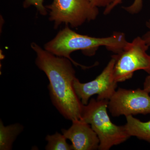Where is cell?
<instances>
[{"label": "cell", "instance_id": "5b68a950", "mask_svg": "<svg viewBox=\"0 0 150 150\" xmlns=\"http://www.w3.org/2000/svg\"><path fill=\"white\" fill-rule=\"evenodd\" d=\"M149 48L142 37L138 36L129 42L123 51L114 55L116 60L113 74L117 82L131 79L138 70L150 74V56L146 53Z\"/></svg>", "mask_w": 150, "mask_h": 150}, {"label": "cell", "instance_id": "30bf717a", "mask_svg": "<svg viewBox=\"0 0 150 150\" xmlns=\"http://www.w3.org/2000/svg\"><path fill=\"white\" fill-rule=\"evenodd\" d=\"M23 126L18 123L5 126L0 122V150H10L17 137L22 132Z\"/></svg>", "mask_w": 150, "mask_h": 150}, {"label": "cell", "instance_id": "52a82bcc", "mask_svg": "<svg viewBox=\"0 0 150 150\" xmlns=\"http://www.w3.org/2000/svg\"><path fill=\"white\" fill-rule=\"evenodd\" d=\"M144 89L119 88L108 100V108L112 116L150 113V96Z\"/></svg>", "mask_w": 150, "mask_h": 150}, {"label": "cell", "instance_id": "7a4b0ae2", "mask_svg": "<svg viewBox=\"0 0 150 150\" xmlns=\"http://www.w3.org/2000/svg\"><path fill=\"white\" fill-rule=\"evenodd\" d=\"M129 42L122 32H115L111 36L104 38L91 37L75 32L66 25L52 40L44 45V48L55 56L69 59L73 64L82 69L89 67L80 64L71 58V54L81 51L85 55L93 56L100 46H105L108 51L115 54L124 50Z\"/></svg>", "mask_w": 150, "mask_h": 150}, {"label": "cell", "instance_id": "8992f818", "mask_svg": "<svg viewBox=\"0 0 150 150\" xmlns=\"http://www.w3.org/2000/svg\"><path fill=\"white\" fill-rule=\"evenodd\" d=\"M115 60V55H113L101 74L93 80L83 83L77 78L75 79L74 88L83 105L87 104L94 95H97V99L109 100L115 93L118 83L113 74Z\"/></svg>", "mask_w": 150, "mask_h": 150}, {"label": "cell", "instance_id": "3957f363", "mask_svg": "<svg viewBox=\"0 0 150 150\" xmlns=\"http://www.w3.org/2000/svg\"><path fill=\"white\" fill-rule=\"evenodd\" d=\"M108 100L91 98L83 105L81 119L91 125L96 133L100 143L98 149L108 150L126 142L130 136L124 126L112 123L108 114Z\"/></svg>", "mask_w": 150, "mask_h": 150}, {"label": "cell", "instance_id": "5bb4252c", "mask_svg": "<svg viewBox=\"0 0 150 150\" xmlns=\"http://www.w3.org/2000/svg\"><path fill=\"white\" fill-rule=\"evenodd\" d=\"M93 5L96 7L106 8L110 5L115 0H90Z\"/></svg>", "mask_w": 150, "mask_h": 150}, {"label": "cell", "instance_id": "7c38bea8", "mask_svg": "<svg viewBox=\"0 0 150 150\" xmlns=\"http://www.w3.org/2000/svg\"><path fill=\"white\" fill-rule=\"evenodd\" d=\"M123 0H115L114 2L105 8V9L104 15H107L110 13L111 11L116 6L121 4ZM143 0H134V3L129 6L123 7V8L131 14H135L139 13L142 11L143 8Z\"/></svg>", "mask_w": 150, "mask_h": 150}, {"label": "cell", "instance_id": "9c48e42d", "mask_svg": "<svg viewBox=\"0 0 150 150\" xmlns=\"http://www.w3.org/2000/svg\"><path fill=\"white\" fill-rule=\"evenodd\" d=\"M125 129L130 137H135L150 144V120L142 122L133 115L126 116Z\"/></svg>", "mask_w": 150, "mask_h": 150}, {"label": "cell", "instance_id": "4fadbf2b", "mask_svg": "<svg viewBox=\"0 0 150 150\" xmlns=\"http://www.w3.org/2000/svg\"><path fill=\"white\" fill-rule=\"evenodd\" d=\"M43 1L44 0H24L23 7L26 8L31 6H34L40 15L46 16L48 12L46 6L43 5Z\"/></svg>", "mask_w": 150, "mask_h": 150}, {"label": "cell", "instance_id": "ba28073f", "mask_svg": "<svg viewBox=\"0 0 150 150\" xmlns=\"http://www.w3.org/2000/svg\"><path fill=\"white\" fill-rule=\"evenodd\" d=\"M68 129H62V134L72 143L73 150H93L98 149L100 141L91 126L82 119L72 121Z\"/></svg>", "mask_w": 150, "mask_h": 150}, {"label": "cell", "instance_id": "2e32d148", "mask_svg": "<svg viewBox=\"0 0 150 150\" xmlns=\"http://www.w3.org/2000/svg\"><path fill=\"white\" fill-rule=\"evenodd\" d=\"M144 89L149 93H150V74L145 79L144 83Z\"/></svg>", "mask_w": 150, "mask_h": 150}, {"label": "cell", "instance_id": "8fae6325", "mask_svg": "<svg viewBox=\"0 0 150 150\" xmlns=\"http://www.w3.org/2000/svg\"><path fill=\"white\" fill-rule=\"evenodd\" d=\"M47 142L45 149L47 150H71V145L67 143V139L63 134L56 132L52 135L46 136Z\"/></svg>", "mask_w": 150, "mask_h": 150}, {"label": "cell", "instance_id": "277c9868", "mask_svg": "<svg viewBox=\"0 0 150 150\" xmlns=\"http://www.w3.org/2000/svg\"><path fill=\"white\" fill-rule=\"evenodd\" d=\"M46 7L55 29L63 23L77 28L94 20L99 14L98 8L93 5L90 0H53Z\"/></svg>", "mask_w": 150, "mask_h": 150}, {"label": "cell", "instance_id": "9a60e30c", "mask_svg": "<svg viewBox=\"0 0 150 150\" xmlns=\"http://www.w3.org/2000/svg\"><path fill=\"white\" fill-rule=\"evenodd\" d=\"M146 26L148 30L142 36V38L144 39L149 47L150 46V19L146 22Z\"/></svg>", "mask_w": 150, "mask_h": 150}, {"label": "cell", "instance_id": "6da1fadb", "mask_svg": "<svg viewBox=\"0 0 150 150\" xmlns=\"http://www.w3.org/2000/svg\"><path fill=\"white\" fill-rule=\"evenodd\" d=\"M30 46L36 53L35 64L49 80L48 89L54 106L66 119L72 121L80 119L83 105L74 88L76 77L72 62L55 56L34 42Z\"/></svg>", "mask_w": 150, "mask_h": 150}]
</instances>
